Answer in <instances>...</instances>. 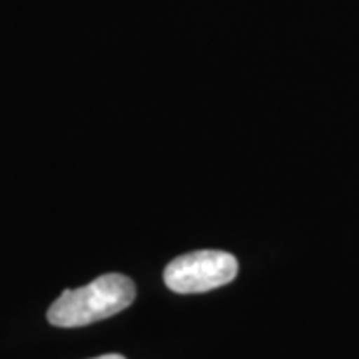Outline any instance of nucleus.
Listing matches in <instances>:
<instances>
[{
  "label": "nucleus",
  "mask_w": 359,
  "mask_h": 359,
  "mask_svg": "<svg viewBox=\"0 0 359 359\" xmlns=\"http://www.w3.org/2000/svg\"><path fill=\"white\" fill-rule=\"evenodd\" d=\"M238 276V259L219 250H202L168 264L164 283L176 294H202L230 283Z\"/></svg>",
  "instance_id": "2"
},
{
  "label": "nucleus",
  "mask_w": 359,
  "mask_h": 359,
  "mask_svg": "<svg viewBox=\"0 0 359 359\" xmlns=\"http://www.w3.org/2000/svg\"><path fill=\"white\" fill-rule=\"evenodd\" d=\"M92 359H126V358H122V355H118V353H108V355H100V358H92Z\"/></svg>",
  "instance_id": "3"
},
{
  "label": "nucleus",
  "mask_w": 359,
  "mask_h": 359,
  "mask_svg": "<svg viewBox=\"0 0 359 359\" xmlns=\"http://www.w3.org/2000/svg\"><path fill=\"white\" fill-rule=\"evenodd\" d=\"M136 287L122 273H106L84 287L66 290L54 302L46 318L56 327H84L112 318L132 306Z\"/></svg>",
  "instance_id": "1"
}]
</instances>
